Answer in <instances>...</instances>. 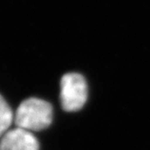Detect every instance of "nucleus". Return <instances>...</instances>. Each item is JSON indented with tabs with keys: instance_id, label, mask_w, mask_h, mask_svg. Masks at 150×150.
I'll return each mask as SVG.
<instances>
[{
	"instance_id": "f257e3e1",
	"label": "nucleus",
	"mask_w": 150,
	"mask_h": 150,
	"mask_svg": "<svg viewBox=\"0 0 150 150\" xmlns=\"http://www.w3.org/2000/svg\"><path fill=\"white\" fill-rule=\"evenodd\" d=\"M53 107L46 100L36 98L25 100L18 107L15 114L17 127L26 131H41L52 123Z\"/></svg>"
},
{
	"instance_id": "f03ea898",
	"label": "nucleus",
	"mask_w": 150,
	"mask_h": 150,
	"mask_svg": "<svg viewBox=\"0 0 150 150\" xmlns=\"http://www.w3.org/2000/svg\"><path fill=\"white\" fill-rule=\"evenodd\" d=\"M61 103L65 111L72 112L81 109L88 98L86 80L79 73H67L61 80Z\"/></svg>"
},
{
	"instance_id": "7ed1b4c3",
	"label": "nucleus",
	"mask_w": 150,
	"mask_h": 150,
	"mask_svg": "<svg viewBox=\"0 0 150 150\" xmlns=\"http://www.w3.org/2000/svg\"><path fill=\"white\" fill-rule=\"evenodd\" d=\"M0 150H39V142L31 132L17 127L3 134Z\"/></svg>"
},
{
	"instance_id": "20e7f679",
	"label": "nucleus",
	"mask_w": 150,
	"mask_h": 150,
	"mask_svg": "<svg viewBox=\"0 0 150 150\" xmlns=\"http://www.w3.org/2000/svg\"><path fill=\"white\" fill-rule=\"evenodd\" d=\"M13 118L14 115L10 106L0 95V139L6 132L9 131V128L13 122Z\"/></svg>"
}]
</instances>
